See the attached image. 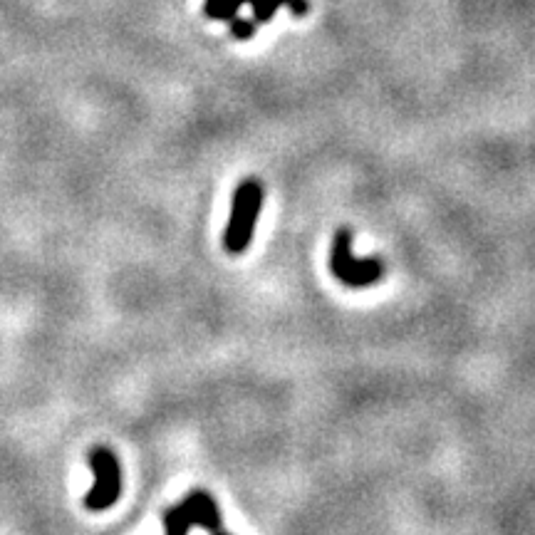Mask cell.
Here are the masks:
<instances>
[{
	"mask_svg": "<svg viewBox=\"0 0 535 535\" xmlns=\"http://www.w3.org/2000/svg\"><path fill=\"white\" fill-rule=\"evenodd\" d=\"M263 184L258 179H243L233 191L231 201V216H228L226 233H223V246L228 253L238 256L246 251L253 241V231H256L258 216L263 209Z\"/></svg>",
	"mask_w": 535,
	"mask_h": 535,
	"instance_id": "obj_1",
	"label": "cell"
},
{
	"mask_svg": "<svg viewBox=\"0 0 535 535\" xmlns=\"http://www.w3.org/2000/svg\"><path fill=\"white\" fill-rule=\"evenodd\" d=\"M330 270L347 288H370L384 278L382 258H357L352 253V231L337 228L330 248Z\"/></svg>",
	"mask_w": 535,
	"mask_h": 535,
	"instance_id": "obj_2",
	"label": "cell"
},
{
	"mask_svg": "<svg viewBox=\"0 0 535 535\" xmlns=\"http://www.w3.org/2000/svg\"><path fill=\"white\" fill-rule=\"evenodd\" d=\"M164 526L166 535H189L194 526L216 535L223 531V518L209 491H191L179 506L164 513Z\"/></svg>",
	"mask_w": 535,
	"mask_h": 535,
	"instance_id": "obj_3",
	"label": "cell"
},
{
	"mask_svg": "<svg viewBox=\"0 0 535 535\" xmlns=\"http://www.w3.org/2000/svg\"><path fill=\"white\" fill-rule=\"evenodd\" d=\"M90 466L95 474L90 493L85 496V506L90 511H107L122 496V469L114 456L112 449L107 446H97L90 451Z\"/></svg>",
	"mask_w": 535,
	"mask_h": 535,
	"instance_id": "obj_4",
	"label": "cell"
},
{
	"mask_svg": "<svg viewBox=\"0 0 535 535\" xmlns=\"http://www.w3.org/2000/svg\"><path fill=\"white\" fill-rule=\"evenodd\" d=\"M253 5V20L256 23H270L278 8L288 5L293 10V15H305L308 13V0H251Z\"/></svg>",
	"mask_w": 535,
	"mask_h": 535,
	"instance_id": "obj_5",
	"label": "cell"
},
{
	"mask_svg": "<svg viewBox=\"0 0 535 535\" xmlns=\"http://www.w3.org/2000/svg\"><path fill=\"white\" fill-rule=\"evenodd\" d=\"M238 8H241V5H238L236 0H206L204 13L214 20H228V23H231L238 15Z\"/></svg>",
	"mask_w": 535,
	"mask_h": 535,
	"instance_id": "obj_6",
	"label": "cell"
},
{
	"mask_svg": "<svg viewBox=\"0 0 535 535\" xmlns=\"http://www.w3.org/2000/svg\"><path fill=\"white\" fill-rule=\"evenodd\" d=\"M256 28H258L256 20H246L241 18V15H236V18L231 20V33L236 40H251L253 35H256Z\"/></svg>",
	"mask_w": 535,
	"mask_h": 535,
	"instance_id": "obj_7",
	"label": "cell"
},
{
	"mask_svg": "<svg viewBox=\"0 0 535 535\" xmlns=\"http://www.w3.org/2000/svg\"><path fill=\"white\" fill-rule=\"evenodd\" d=\"M238 5H246V3H251V0H236Z\"/></svg>",
	"mask_w": 535,
	"mask_h": 535,
	"instance_id": "obj_8",
	"label": "cell"
},
{
	"mask_svg": "<svg viewBox=\"0 0 535 535\" xmlns=\"http://www.w3.org/2000/svg\"><path fill=\"white\" fill-rule=\"evenodd\" d=\"M216 535H231L228 531H221V533H216Z\"/></svg>",
	"mask_w": 535,
	"mask_h": 535,
	"instance_id": "obj_9",
	"label": "cell"
}]
</instances>
